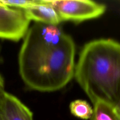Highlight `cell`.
Segmentation results:
<instances>
[{
	"label": "cell",
	"instance_id": "1",
	"mask_svg": "<svg viewBox=\"0 0 120 120\" xmlns=\"http://www.w3.org/2000/svg\"><path fill=\"white\" fill-rule=\"evenodd\" d=\"M76 46L57 26L36 23L29 28L18 55L20 76L32 90H60L75 75Z\"/></svg>",
	"mask_w": 120,
	"mask_h": 120
},
{
	"label": "cell",
	"instance_id": "2",
	"mask_svg": "<svg viewBox=\"0 0 120 120\" xmlns=\"http://www.w3.org/2000/svg\"><path fill=\"white\" fill-rule=\"evenodd\" d=\"M74 76L93 104L104 101L116 105L120 99V43L100 39L86 44Z\"/></svg>",
	"mask_w": 120,
	"mask_h": 120
},
{
	"label": "cell",
	"instance_id": "3",
	"mask_svg": "<svg viewBox=\"0 0 120 120\" xmlns=\"http://www.w3.org/2000/svg\"><path fill=\"white\" fill-rule=\"evenodd\" d=\"M61 21L80 22L100 17L106 11V6L89 0H49Z\"/></svg>",
	"mask_w": 120,
	"mask_h": 120
},
{
	"label": "cell",
	"instance_id": "4",
	"mask_svg": "<svg viewBox=\"0 0 120 120\" xmlns=\"http://www.w3.org/2000/svg\"><path fill=\"white\" fill-rule=\"evenodd\" d=\"M30 22L23 9L11 8L0 2V38L19 41L25 36Z\"/></svg>",
	"mask_w": 120,
	"mask_h": 120
},
{
	"label": "cell",
	"instance_id": "5",
	"mask_svg": "<svg viewBox=\"0 0 120 120\" xmlns=\"http://www.w3.org/2000/svg\"><path fill=\"white\" fill-rule=\"evenodd\" d=\"M0 120H34L30 110L17 97L5 92L0 98Z\"/></svg>",
	"mask_w": 120,
	"mask_h": 120
},
{
	"label": "cell",
	"instance_id": "6",
	"mask_svg": "<svg viewBox=\"0 0 120 120\" xmlns=\"http://www.w3.org/2000/svg\"><path fill=\"white\" fill-rule=\"evenodd\" d=\"M30 21L49 25L57 26L62 22L57 12L48 0H41L34 5L23 9Z\"/></svg>",
	"mask_w": 120,
	"mask_h": 120
},
{
	"label": "cell",
	"instance_id": "7",
	"mask_svg": "<svg viewBox=\"0 0 120 120\" xmlns=\"http://www.w3.org/2000/svg\"><path fill=\"white\" fill-rule=\"evenodd\" d=\"M90 120H118L116 107L104 101H97L93 104Z\"/></svg>",
	"mask_w": 120,
	"mask_h": 120
},
{
	"label": "cell",
	"instance_id": "8",
	"mask_svg": "<svg viewBox=\"0 0 120 120\" xmlns=\"http://www.w3.org/2000/svg\"><path fill=\"white\" fill-rule=\"evenodd\" d=\"M69 108L73 116L82 120L90 119L93 111L89 103L82 100H76L71 102Z\"/></svg>",
	"mask_w": 120,
	"mask_h": 120
},
{
	"label": "cell",
	"instance_id": "9",
	"mask_svg": "<svg viewBox=\"0 0 120 120\" xmlns=\"http://www.w3.org/2000/svg\"><path fill=\"white\" fill-rule=\"evenodd\" d=\"M39 0H0V2L7 7L25 9L39 3Z\"/></svg>",
	"mask_w": 120,
	"mask_h": 120
},
{
	"label": "cell",
	"instance_id": "10",
	"mask_svg": "<svg viewBox=\"0 0 120 120\" xmlns=\"http://www.w3.org/2000/svg\"><path fill=\"white\" fill-rule=\"evenodd\" d=\"M5 92V91L4 90V80L2 76L0 75V98Z\"/></svg>",
	"mask_w": 120,
	"mask_h": 120
},
{
	"label": "cell",
	"instance_id": "11",
	"mask_svg": "<svg viewBox=\"0 0 120 120\" xmlns=\"http://www.w3.org/2000/svg\"><path fill=\"white\" fill-rule=\"evenodd\" d=\"M115 106H116V109H117L118 110H119V111H120V100L117 102V104L115 105Z\"/></svg>",
	"mask_w": 120,
	"mask_h": 120
},
{
	"label": "cell",
	"instance_id": "12",
	"mask_svg": "<svg viewBox=\"0 0 120 120\" xmlns=\"http://www.w3.org/2000/svg\"><path fill=\"white\" fill-rule=\"evenodd\" d=\"M116 107V106H115ZM116 110H117V115H118V120H120V111L119 110H117V109H116Z\"/></svg>",
	"mask_w": 120,
	"mask_h": 120
}]
</instances>
